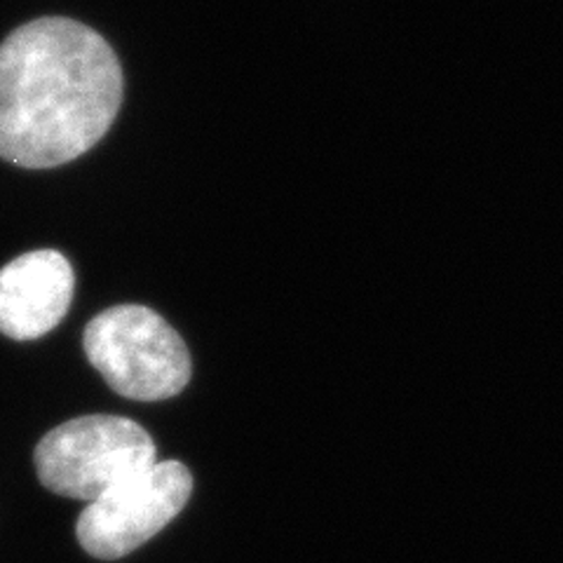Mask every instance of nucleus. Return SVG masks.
Wrapping results in <instances>:
<instances>
[{"instance_id":"nucleus-1","label":"nucleus","mask_w":563,"mask_h":563,"mask_svg":"<svg viewBox=\"0 0 563 563\" xmlns=\"http://www.w3.org/2000/svg\"><path fill=\"white\" fill-rule=\"evenodd\" d=\"M122 68L97 31L43 16L0 45V157L26 169L76 161L111 130Z\"/></svg>"},{"instance_id":"nucleus-3","label":"nucleus","mask_w":563,"mask_h":563,"mask_svg":"<svg viewBox=\"0 0 563 563\" xmlns=\"http://www.w3.org/2000/svg\"><path fill=\"white\" fill-rule=\"evenodd\" d=\"M41 484L64 498L95 503L157 463L151 434L120 416H82L49 430L33 453Z\"/></svg>"},{"instance_id":"nucleus-2","label":"nucleus","mask_w":563,"mask_h":563,"mask_svg":"<svg viewBox=\"0 0 563 563\" xmlns=\"http://www.w3.org/2000/svg\"><path fill=\"white\" fill-rule=\"evenodd\" d=\"M82 347L113 393L134 401H163L190 380L184 339L144 306H115L85 327Z\"/></svg>"},{"instance_id":"nucleus-5","label":"nucleus","mask_w":563,"mask_h":563,"mask_svg":"<svg viewBox=\"0 0 563 563\" xmlns=\"http://www.w3.org/2000/svg\"><path fill=\"white\" fill-rule=\"evenodd\" d=\"M76 277L64 254L38 250L0 271V333L14 341L41 339L55 329L74 301Z\"/></svg>"},{"instance_id":"nucleus-4","label":"nucleus","mask_w":563,"mask_h":563,"mask_svg":"<svg viewBox=\"0 0 563 563\" xmlns=\"http://www.w3.org/2000/svg\"><path fill=\"white\" fill-rule=\"evenodd\" d=\"M192 493L186 465L155 463L87 505L76 533L87 554L113 561L132 554L181 512Z\"/></svg>"}]
</instances>
